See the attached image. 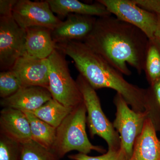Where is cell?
Here are the masks:
<instances>
[{
	"mask_svg": "<svg viewBox=\"0 0 160 160\" xmlns=\"http://www.w3.org/2000/svg\"><path fill=\"white\" fill-rule=\"evenodd\" d=\"M82 42L123 75L132 74L127 64L138 74L144 70L149 38L137 27L112 15L97 18Z\"/></svg>",
	"mask_w": 160,
	"mask_h": 160,
	"instance_id": "6da1fadb",
	"label": "cell"
},
{
	"mask_svg": "<svg viewBox=\"0 0 160 160\" xmlns=\"http://www.w3.org/2000/svg\"><path fill=\"white\" fill-rule=\"evenodd\" d=\"M56 49L72 59L80 74L95 89H113L122 96L132 109L145 111L146 89L127 82L123 74L82 41L58 43Z\"/></svg>",
	"mask_w": 160,
	"mask_h": 160,
	"instance_id": "7a4b0ae2",
	"label": "cell"
},
{
	"mask_svg": "<svg viewBox=\"0 0 160 160\" xmlns=\"http://www.w3.org/2000/svg\"><path fill=\"white\" fill-rule=\"evenodd\" d=\"M86 108L84 102L76 107L57 128L56 137L52 151L59 158L72 150L89 154L92 150L104 153L101 146L92 145L86 132Z\"/></svg>",
	"mask_w": 160,
	"mask_h": 160,
	"instance_id": "3957f363",
	"label": "cell"
},
{
	"mask_svg": "<svg viewBox=\"0 0 160 160\" xmlns=\"http://www.w3.org/2000/svg\"><path fill=\"white\" fill-rule=\"evenodd\" d=\"M76 81L86 107L87 125L91 137L97 135L103 138L107 143L108 149H120L119 134L103 111L95 89L81 74L78 76Z\"/></svg>",
	"mask_w": 160,
	"mask_h": 160,
	"instance_id": "277c9868",
	"label": "cell"
},
{
	"mask_svg": "<svg viewBox=\"0 0 160 160\" xmlns=\"http://www.w3.org/2000/svg\"><path fill=\"white\" fill-rule=\"evenodd\" d=\"M66 56L56 49L48 58L49 90L52 98L66 107L75 108L84 101L76 81L70 75Z\"/></svg>",
	"mask_w": 160,
	"mask_h": 160,
	"instance_id": "5b68a950",
	"label": "cell"
},
{
	"mask_svg": "<svg viewBox=\"0 0 160 160\" xmlns=\"http://www.w3.org/2000/svg\"><path fill=\"white\" fill-rule=\"evenodd\" d=\"M113 102L116 112L112 124L119 134L121 148L129 160L132 155L136 140L142 131L147 113L146 111L136 112L132 109L119 93H116Z\"/></svg>",
	"mask_w": 160,
	"mask_h": 160,
	"instance_id": "8992f818",
	"label": "cell"
},
{
	"mask_svg": "<svg viewBox=\"0 0 160 160\" xmlns=\"http://www.w3.org/2000/svg\"><path fill=\"white\" fill-rule=\"evenodd\" d=\"M26 29L21 28L12 15L0 16V69L10 70L25 51Z\"/></svg>",
	"mask_w": 160,
	"mask_h": 160,
	"instance_id": "52a82bcc",
	"label": "cell"
},
{
	"mask_svg": "<svg viewBox=\"0 0 160 160\" xmlns=\"http://www.w3.org/2000/svg\"><path fill=\"white\" fill-rule=\"evenodd\" d=\"M111 14L121 21L137 27L149 39L154 38L157 27V14L142 9L133 0H98Z\"/></svg>",
	"mask_w": 160,
	"mask_h": 160,
	"instance_id": "ba28073f",
	"label": "cell"
},
{
	"mask_svg": "<svg viewBox=\"0 0 160 160\" xmlns=\"http://www.w3.org/2000/svg\"><path fill=\"white\" fill-rule=\"evenodd\" d=\"M12 17L23 29L41 26L53 30L62 23L52 11L47 1L18 0L13 7Z\"/></svg>",
	"mask_w": 160,
	"mask_h": 160,
	"instance_id": "9c48e42d",
	"label": "cell"
},
{
	"mask_svg": "<svg viewBox=\"0 0 160 160\" xmlns=\"http://www.w3.org/2000/svg\"><path fill=\"white\" fill-rule=\"evenodd\" d=\"M10 70L16 75L22 87L40 86L49 90V66L48 58L22 56Z\"/></svg>",
	"mask_w": 160,
	"mask_h": 160,
	"instance_id": "30bf717a",
	"label": "cell"
},
{
	"mask_svg": "<svg viewBox=\"0 0 160 160\" xmlns=\"http://www.w3.org/2000/svg\"><path fill=\"white\" fill-rule=\"evenodd\" d=\"M97 18L90 16L68 15L65 21L52 30V39L55 44L83 41L92 31Z\"/></svg>",
	"mask_w": 160,
	"mask_h": 160,
	"instance_id": "8fae6325",
	"label": "cell"
},
{
	"mask_svg": "<svg viewBox=\"0 0 160 160\" xmlns=\"http://www.w3.org/2000/svg\"><path fill=\"white\" fill-rule=\"evenodd\" d=\"M52 98L48 89L40 86L22 87L9 97L1 100V106L22 111L32 112L38 109Z\"/></svg>",
	"mask_w": 160,
	"mask_h": 160,
	"instance_id": "7c38bea8",
	"label": "cell"
},
{
	"mask_svg": "<svg viewBox=\"0 0 160 160\" xmlns=\"http://www.w3.org/2000/svg\"><path fill=\"white\" fill-rule=\"evenodd\" d=\"M1 133L22 144L32 140L29 120L23 112L11 108L1 111Z\"/></svg>",
	"mask_w": 160,
	"mask_h": 160,
	"instance_id": "4fadbf2b",
	"label": "cell"
},
{
	"mask_svg": "<svg viewBox=\"0 0 160 160\" xmlns=\"http://www.w3.org/2000/svg\"><path fill=\"white\" fill-rule=\"evenodd\" d=\"M26 40L23 55L46 59L56 49V44L52 37V30L41 26L26 29Z\"/></svg>",
	"mask_w": 160,
	"mask_h": 160,
	"instance_id": "5bb4252c",
	"label": "cell"
},
{
	"mask_svg": "<svg viewBox=\"0 0 160 160\" xmlns=\"http://www.w3.org/2000/svg\"><path fill=\"white\" fill-rule=\"evenodd\" d=\"M129 160H160V141L151 120L147 118L142 133L136 140Z\"/></svg>",
	"mask_w": 160,
	"mask_h": 160,
	"instance_id": "9a60e30c",
	"label": "cell"
},
{
	"mask_svg": "<svg viewBox=\"0 0 160 160\" xmlns=\"http://www.w3.org/2000/svg\"><path fill=\"white\" fill-rule=\"evenodd\" d=\"M52 11L60 17L77 14L102 17L112 15L106 7L97 1L92 4H86L78 0H46Z\"/></svg>",
	"mask_w": 160,
	"mask_h": 160,
	"instance_id": "2e32d148",
	"label": "cell"
},
{
	"mask_svg": "<svg viewBox=\"0 0 160 160\" xmlns=\"http://www.w3.org/2000/svg\"><path fill=\"white\" fill-rule=\"evenodd\" d=\"M23 112L30 124L32 140L52 151L56 137L57 128L40 119L30 112Z\"/></svg>",
	"mask_w": 160,
	"mask_h": 160,
	"instance_id": "e0dca14e",
	"label": "cell"
},
{
	"mask_svg": "<svg viewBox=\"0 0 160 160\" xmlns=\"http://www.w3.org/2000/svg\"><path fill=\"white\" fill-rule=\"evenodd\" d=\"M74 109L66 107L52 98L38 109L30 112L40 119L57 128Z\"/></svg>",
	"mask_w": 160,
	"mask_h": 160,
	"instance_id": "ac0fdd59",
	"label": "cell"
},
{
	"mask_svg": "<svg viewBox=\"0 0 160 160\" xmlns=\"http://www.w3.org/2000/svg\"><path fill=\"white\" fill-rule=\"evenodd\" d=\"M144 71L150 85L160 80V44L155 38L149 39Z\"/></svg>",
	"mask_w": 160,
	"mask_h": 160,
	"instance_id": "d6986e66",
	"label": "cell"
},
{
	"mask_svg": "<svg viewBox=\"0 0 160 160\" xmlns=\"http://www.w3.org/2000/svg\"><path fill=\"white\" fill-rule=\"evenodd\" d=\"M51 150L31 140L21 144L20 160H59Z\"/></svg>",
	"mask_w": 160,
	"mask_h": 160,
	"instance_id": "ffe728a7",
	"label": "cell"
},
{
	"mask_svg": "<svg viewBox=\"0 0 160 160\" xmlns=\"http://www.w3.org/2000/svg\"><path fill=\"white\" fill-rule=\"evenodd\" d=\"M21 87L18 78L12 70L0 72V96L2 99L14 94Z\"/></svg>",
	"mask_w": 160,
	"mask_h": 160,
	"instance_id": "44dd1931",
	"label": "cell"
},
{
	"mask_svg": "<svg viewBox=\"0 0 160 160\" xmlns=\"http://www.w3.org/2000/svg\"><path fill=\"white\" fill-rule=\"evenodd\" d=\"M145 109L149 118L157 112H160V80L146 89Z\"/></svg>",
	"mask_w": 160,
	"mask_h": 160,
	"instance_id": "7402d4cb",
	"label": "cell"
},
{
	"mask_svg": "<svg viewBox=\"0 0 160 160\" xmlns=\"http://www.w3.org/2000/svg\"><path fill=\"white\" fill-rule=\"evenodd\" d=\"M21 144L1 133L0 160H20Z\"/></svg>",
	"mask_w": 160,
	"mask_h": 160,
	"instance_id": "603a6c76",
	"label": "cell"
},
{
	"mask_svg": "<svg viewBox=\"0 0 160 160\" xmlns=\"http://www.w3.org/2000/svg\"><path fill=\"white\" fill-rule=\"evenodd\" d=\"M68 158L72 160H128L126 153L121 148L118 149H108L106 153L99 156H89L78 153L70 155Z\"/></svg>",
	"mask_w": 160,
	"mask_h": 160,
	"instance_id": "cb8c5ba5",
	"label": "cell"
},
{
	"mask_svg": "<svg viewBox=\"0 0 160 160\" xmlns=\"http://www.w3.org/2000/svg\"><path fill=\"white\" fill-rule=\"evenodd\" d=\"M142 9L158 15L160 14V0H133Z\"/></svg>",
	"mask_w": 160,
	"mask_h": 160,
	"instance_id": "d4e9b609",
	"label": "cell"
},
{
	"mask_svg": "<svg viewBox=\"0 0 160 160\" xmlns=\"http://www.w3.org/2000/svg\"><path fill=\"white\" fill-rule=\"evenodd\" d=\"M18 0H1L0 16L12 15L13 7Z\"/></svg>",
	"mask_w": 160,
	"mask_h": 160,
	"instance_id": "484cf974",
	"label": "cell"
},
{
	"mask_svg": "<svg viewBox=\"0 0 160 160\" xmlns=\"http://www.w3.org/2000/svg\"><path fill=\"white\" fill-rule=\"evenodd\" d=\"M157 27L154 34V38L160 44V14L158 15Z\"/></svg>",
	"mask_w": 160,
	"mask_h": 160,
	"instance_id": "4316f807",
	"label": "cell"
}]
</instances>
